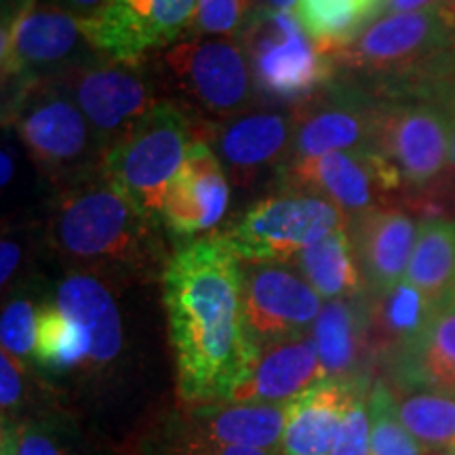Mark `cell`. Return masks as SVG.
I'll return each mask as SVG.
<instances>
[{
  "label": "cell",
  "instance_id": "f1b7e54d",
  "mask_svg": "<svg viewBox=\"0 0 455 455\" xmlns=\"http://www.w3.org/2000/svg\"><path fill=\"white\" fill-rule=\"evenodd\" d=\"M382 0H299L298 20L315 41L335 55L369 20L379 13Z\"/></svg>",
  "mask_w": 455,
  "mask_h": 455
},
{
  "label": "cell",
  "instance_id": "d590c367",
  "mask_svg": "<svg viewBox=\"0 0 455 455\" xmlns=\"http://www.w3.org/2000/svg\"><path fill=\"white\" fill-rule=\"evenodd\" d=\"M371 453V415L369 392H361L346 413L339 436L331 455H369Z\"/></svg>",
  "mask_w": 455,
  "mask_h": 455
},
{
  "label": "cell",
  "instance_id": "1f68e13d",
  "mask_svg": "<svg viewBox=\"0 0 455 455\" xmlns=\"http://www.w3.org/2000/svg\"><path fill=\"white\" fill-rule=\"evenodd\" d=\"M369 415H371V453L369 455H428L398 419L395 395L384 379H378L369 390Z\"/></svg>",
  "mask_w": 455,
  "mask_h": 455
},
{
  "label": "cell",
  "instance_id": "5bb4252c",
  "mask_svg": "<svg viewBox=\"0 0 455 455\" xmlns=\"http://www.w3.org/2000/svg\"><path fill=\"white\" fill-rule=\"evenodd\" d=\"M379 101L375 93L338 89L299 106L293 112V148L287 164L341 150H371Z\"/></svg>",
  "mask_w": 455,
  "mask_h": 455
},
{
  "label": "cell",
  "instance_id": "f546056e",
  "mask_svg": "<svg viewBox=\"0 0 455 455\" xmlns=\"http://www.w3.org/2000/svg\"><path fill=\"white\" fill-rule=\"evenodd\" d=\"M3 455H100L64 415L3 424Z\"/></svg>",
  "mask_w": 455,
  "mask_h": 455
},
{
  "label": "cell",
  "instance_id": "f6af8a7d",
  "mask_svg": "<svg viewBox=\"0 0 455 455\" xmlns=\"http://www.w3.org/2000/svg\"><path fill=\"white\" fill-rule=\"evenodd\" d=\"M441 455H455V449H451V451H445V453H441Z\"/></svg>",
  "mask_w": 455,
  "mask_h": 455
},
{
  "label": "cell",
  "instance_id": "e575fe53",
  "mask_svg": "<svg viewBox=\"0 0 455 455\" xmlns=\"http://www.w3.org/2000/svg\"><path fill=\"white\" fill-rule=\"evenodd\" d=\"M150 455H281V451H266V449L220 445L190 435L178 419L169 424V428L158 439V445Z\"/></svg>",
  "mask_w": 455,
  "mask_h": 455
},
{
  "label": "cell",
  "instance_id": "4fadbf2b",
  "mask_svg": "<svg viewBox=\"0 0 455 455\" xmlns=\"http://www.w3.org/2000/svg\"><path fill=\"white\" fill-rule=\"evenodd\" d=\"M70 91L87 121L108 150L156 101L152 78L140 64L91 60L57 76Z\"/></svg>",
  "mask_w": 455,
  "mask_h": 455
},
{
  "label": "cell",
  "instance_id": "836d02e7",
  "mask_svg": "<svg viewBox=\"0 0 455 455\" xmlns=\"http://www.w3.org/2000/svg\"><path fill=\"white\" fill-rule=\"evenodd\" d=\"M36 316L38 308H34L32 301L26 298L9 301L3 310V321H0L3 352H9L24 365L26 358L34 356L36 348Z\"/></svg>",
  "mask_w": 455,
  "mask_h": 455
},
{
  "label": "cell",
  "instance_id": "e0dca14e",
  "mask_svg": "<svg viewBox=\"0 0 455 455\" xmlns=\"http://www.w3.org/2000/svg\"><path fill=\"white\" fill-rule=\"evenodd\" d=\"M293 114L278 110L243 112L224 123L201 121V138L218 152L238 186L251 184L266 171L289 163L293 148Z\"/></svg>",
  "mask_w": 455,
  "mask_h": 455
},
{
  "label": "cell",
  "instance_id": "60d3db41",
  "mask_svg": "<svg viewBox=\"0 0 455 455\" xmlns=\"http://www.w3.org/2000/svg\"><path fill=\"white\" fill-rule=\"evenodd\" d=\"M57 7H61L68 13L76 15L78 20H87L98 11L106 0H53Z\"/></svg>",
  "mask_w": 455,
  "mask_h": 455
},
{
  "label": "cell",
  "instance_id": "9c48e42d",
  "mask_svg": "<svg viewBox=\"0 0 455 455\" xmlns=\"http://www.w3.org/2000/svg\"><path fill=\"white\" fill-rule=\"evenodd\" d=\"M348 226V215L329 198L284 186L251 204L224 236L241 261L289 264L306 247Z\"/></svg>",
  "mask_w": 455,
  "mask_h": 455
},
{
  "label": "cell",
  "instance_id": "44dd1931",
  "mask_svg": "<svg viewBox=\"0 0 455 455\" xmlns=\"http://www.w3.org/2000/svg\"><path fill=\"white\" fill-rule=\"evenodd\" d=\"M55 306L89 341V367H106L123 352V316L100 275L76 270L57 284Z\"/></svg>",
  "mask_w": 455,
  "mask_h": 455
},
{
  "label": "cell",
  "instance_id": "83f0119b",
  "mask_svg": "<svg viewBox=\"0 0 455 455\" xmlns=\"http://www.w3.org/2000/svg\"><path fill=\"white\" fill-rule=\"evenodd\" d=\"M392 390V388H390ZM395 411L428 455L455 449V398L439 392H395Z\"/></svg>",
  "mask_w": 455,
  "mask_h": 455
},
{
  "label": "cell",
  "instance_id": "3957f363",
  "mask_svg": "<svg viewBox=\"0 0 455 455\" xmlns=\"http://www.w3.org/2000/svg\"><path fill=\"white\" fill-rule=\"evenodd\" d=\"M4 121L13 124L32 161L60 190L101 173L106 148L60 78L17 84Z\"/></svg>",
  "mask_w": 455,
  "mask_h": 455
},
{
  "label": "cell",
  "instance_id": "7a4b0ae2",
  "mask_svg": "<svg viewBox=\"0 0 455 455\" xmlns=\"http://www.w3.org/2000/svg\"><path fill=\"white\" fill-rule=\"evenodd\" d=\"M161 224L152 221L104 175L61 188L49 213L51 247L84 272L152 278L164 272Z\"/></svg>",
  "mask_w": 455,
  "mask_h": 455
},
{
  "label": "cell",
  "instance_id": "d6a6232c",
  "mask_svg": "<svg viewBox=\"0 0 455 455\" xmlns=\"http://www.w3.org/2000/svg\"><path fill=\"white\" fill-rule=\"evenodd\" d=\"M255 9V0H198L188 34L220 38L238 36Z\"/></svg>",
  "mask_w": 455,
  "mask_h": 455
},
{
  "label": "cell",
  "instance_id": "d4e9b609",
  "mask_svg": "<svg viewBox=\"0 0 455 455\" xmlns=\"http://www.w3.org/2000/svg\"><path fill=\"white\" fill-rule=\"evenodd\" d=\"M367 301L369 331L379 365H386L398 352L411 346L439 310L435 301H430L405 278L384 293H367Z\"/></svg>",
  "mask_w": 455,
  "mask_h": 455
},
{
  "label": "cell",
  "instance_id": "277c9868",
  "mask_svg": "<svg viewBox=\"0 0 455 455\" xmlns=\"http://www.w3.org/2000/svg\"><path fill=\"white\" fill-rule=\"evenodd\" d=\"M198 135L201 118L171 100L156 101L108 148L101 175L141 213L161 224L167 188Z\"/></svg>",
  "mask_w": 455,
  "mask_h": 455
},
{
  "label": "cell",
  "instance_id": "7bdbcfd3",
  "mask_svg": "<svg viewBox=\"0 0 455 455\" xmlns=\"http://www.w3.org/2000/svg\"><path fill=\"white\" fill-rule=\"evenodd\" d=\"M13 169L15 163L7 150H3V186H7L11 180H13Z\"/></svg>",
  "mask_w": 455,
  "mask_h": 455
},
{
  "label": "cell",
  "instance_id": "6da1fadb",
  "mask_svg": "<svg viewBox=\"0 0 455 455\" xmlns=\"http://www.w3.org/2000/svg\"><path fill=\"white\" fill-rule=\"evenodd\" d=\"M163 304L181 401L230 403L259 348L244 315L243 261L224 235L188 241L169 255Z\"/></svg>",
  "mask_w": 455,
  "mask_h": 455
},
{
  "label": "cell",
  "instance_id": "ac0fdd59",
  "mask_svg": "<svg viewBox=\"0 0 455 455\" xmlns=\"http://www.w3.org/2000/svg\"><path fill=\"white\" fill-rule=\"evenodd\" d=\"M327 379L369 386L379 365L369 331L367 293L325 301L310 329Z\"/></svg>",
  "mask_w": 455,
  "mask_h": 455
},
{
  "label": "cell",
  "instance_id": "ab89813d",
  "mask_svg": "<svg viewBox=\"0 0 455 455\" xmlns=\"http://www.w3.org/2000/svg\"><path fill=\"white\" fill-rule=\"evenodd\" d=\"M443 0H382V11L384 15L390 13H413V11H424L439 7Z\"/></svg>",
  "mask_w": 455,
  "mask_h": 455
},
{
  "label": "cell",
  "instance_id": "8992f818",
  "mask_svg": "<svg viewBox=\"0 0 455 455\" xmlns=\"http://www.w3.org/2000/svg\"><path fill=\"white\" fill-rule=\"evenodd\" d=\"M453 127L441 100L403 91L379 101L371 152L407 190H428L451 167Z\"/></svg>",
  "mask_w": 455,
  "mask_h": 455
},
{
  "label": "cell",
  "instance_id": "d6986e66",
  "mask_svg": "<svg viewBox=\"0 0 455 455\" xmlns=\"http://www.w3.org/2000/svg\"><path fill=\"white\" fill-rule=\"evenodd\" d=\"M348 235L369 295L388 291L405 278L418 241L411 215L395 207H375L350 218Z\"/></svg>",
  "mask_w": 455,
  "mask_h": 455
},
{
  "label": "cell",
  "instance_id": "4dcf8cb0",
  "mask_svg": "<svg viewBox=\"0 0 455 455\" xmlns=\"http://www.w3.org/2000/svg\"><path fill=\"white\" fill-rule=\"evenodd\" d=\"M34 361L51 373H70L89 365V341L84 333L53 304H43L36 316Z\"/></svg>",
  "mask_w": 455,
  "mask_h": 455
},
{
  "label": "cell",
  "instance_id": "7402d4cb",
  "mask_svg": "<svg viewBox=\"0 0 455 455\" xmlns=\"http://www.w3.org/2000/svg\"><path fill=\"white\" fill-rule=\"evenodd\" d=\"M369 386L325 379L289 403L281 455H331L352 401Z\"/></svg>",
  "mask_w": 455,
  "mask_h": 455
},
{
  "label": "cell",
  "instance_id": "f35d334b",
  "mask_svg": "<svg viewBox=\"0 0 455 455\" xmlns=\"http://www.w3.org/2000/svg\"><path fill=\"white\" fill-rule=\"evenodd\" d=\"M21 264V244L15 238H3L0 243V281L7 284Z\"/></svg>",
  "mask_w": 455,
  "mask_h": 455
},
{
  "label": "cell",
  "instance_id": "2e32d148",
  "mask_svg": "<svg viewBox=\"0 0 455 455\" xmlns=\"http://www.w3.org/2000/svg\"><path fill=\"white\" fill-rule=\"evenodd\" d=\"M230 186L218 152L207 140L192 141L186 161L167 188L163 201L161 224L180 241H196V236L218 228L224 220ZM207 236V235H204Z\"/></svg>",
  "mask_w": 455,
  "mask_h": 455
},
{
  "label": "cell",
  "instance_id": "ba28073f",
  "mask_svg": "<svg viewBox=\"0 0 455 455\" xmlns=\"http://www.w3.org/2000/svg\"><path fill=\"white\" fill-rule=\"evenodd\" d=\"M161 68L181 108L207 123L235 118L258 98L244 51L232 38H186L164 51Z\"/></svg>",
  "mask_w": 455,
  "mask_h": 455
},
{
  "label": "cell",
  "instance_id": "52a82bcc",
  "mask_svg": "<svg viewBox=\"0 0 455 455\" xmlns=\"http://www.w3.org/2000/svg\"><path fill=\"white\" fill-rule=\"evenodd\" d=\"M439 9L382 15L335 53L338 70L378 78L373 93L386 95L422 78L453 51Z\"/></svg>",
  "mask_w": 455,
  "mask_h": 455
},
{
  "label": "cell",
  "instance_id": "8fae6325",
  "mask_svg": "<svg viewBox=\"0 0 455 455\" xmlns=\"http://www.w3.org/2000/svg\"><path fill=\"white\" fill-rule=\"evenodd\" d=\"M198 0H106L83 21L91 47L114 61L140 64L188 32Z\"/></svg>",
  "mask_w": 455,
  "mask_h": 455
},
{
  "label": "cell",
  "instance_id": "b9f144b4",
  "mask_svg": "<svg viewBox=\"0 0 455 455\" xmlns=\"http://www.w3.org/2000/svg\"><path fill=\"white\" fill-rule=\"evenodd\" d=\"M436 9H439L443 24H445L449 38H451V43L455 47V0H443Z\"/></svg>",
  "mask_w": 455,
  "mask_h": 455
},
{
  "label": "cell",
  "instance_id": "5b68a950",
  "mask_svg": "<svg viewBox=\"0 0 455 455\" xmlns=\"http://www.w3.org/2000/svg\"><path fill=\"white\" fill-rule=\"evenodd\" d=\"M236 41L251 68L255 95L268 104H308L338 72L335 57L304 30L291 11L258 7Z\"/></svg>",
  "mask_w": 455,
  "mask_h": 455
},
{
  "label": "cell",
  "instance_id": "8d00e7d4",
  "mask_svg": "<svg viewBox=\"0 0 455 455\" xmlns=\"http://www.w3.org/2000/svg\"><path fill=\"white\" fill-rule=\"evenodd\" d=\"M415 91H424V93L435 95L441 100L449 110L453 127V150H451V169L455 171V49L449 51L424 74L419 81L411 84Z\"/></svg>",
  "mask_w": 455,
  "mask_h": 455
},
{
  "label": "cell",
  "instance_id": "74e56055",
  "mask_svg": "<svg viewBox=\"0 0 455 455\" xmlns=\"http://www.w3.org/2000/svg\"><path fill=\"white\" fill-rule=\"evenodd\" d=\"M24 363L17 361L9 352H3L0 355V403H3L4 422H9L11 415L24 405Z\"/></svg>",
  "mask_w": 455,
  "mask_h": 455
},
{
  "label": "cell",
  "instance_id": "9a60e30c",
  "mask_svg": "<svg viewBox=\"0 0 455 455\" xmlns=\"http://www.w3.org/2000/svg\"><path fill=\"white\" fill-rule=\"evenodd\" d=\"M283 186L325 196L348 218L388 207V195L401 190L395 175L371 150H341L291 163L283 169Z\"/></svg>",
  "mask_w": 455,
  "mask_h": 455
},
{
  "label": "cell",
  "instance_id": "ee69618b",
  "mask_svg": "<svg viewBox=\"0 0 455 455\" xmlns=\"http://www.w3.org/2000/svg\"><path fill=\"white\" fill-rule=\"evenodd\" d=\"M299 0H266V7L276 9V11H291L293 7H298Z\"/></svg>",
  "mask_w": 455,
  "mask_h": 455
},
{
  "label": "cell",
  "instance_id": "30bf717a",
  "mask_svg": "<svg viewBox=\"0 0 455 455\" xmlns=\"http://www.w3.org/2000/svg\"><path fill=\"white\" fill-rule=\"evenodd\" d=\"M98 53L83 32V21L57 4L26 0L24 7L3 28L4 81H38L64 76Z\"/></svg>",
  "mask_w": 455,
  "mask_h": 455
},
{
  "label": "cell",
  "instance_id": "ffe728a7",
  "mask_svg": "<svg viewBox=\"0 0 455 455\" xmlns=\"http://www.w3.org/2000/svg\"><path fill=\"white\" fill-rule=\"evenodd\" d=\"M325 379L315 338L310 333L298 335L259 348L251 373L230 403L287 405Z\"/></svg>",
  "mask_w": 455,
  "mask_h": 455
},
{
  "label": "cell",
  "instance_id": "7c38bea8",
  "mask_svg": "<svg viewBox=\"0 0 455 455\" xmlns=\"http://www.w3.org/2000/svg\"><path fill=\"white\" fill-rule=\"evenodd\" d=\"M243 298L258 348L310 333L323 298L291 264L243 261Z\"/></svg>",
  "mask_w": 455,
  "mask_h": 455
},
{
  "label": "cell",
  "instance_id": "4316f807",
  "mask_svg": "<svg viewBox=\"0 0 455 455\" xmlns=\"http://www.w3.org/2000/svg\"><path fill=\"white\" fill-rule=\"evenodd\" d=\"M405 281L436 306L455 298V221L426 220L419 226Z\"/></svg>",
  "mask_w": 455,
  "mask_h": 455
},
{
  "label": "cell",
  "instance_id": "cb8c5ba5",
  "mask_svg": "<svg viewBox=\"0 0 455 455\" xmlns=\"http://www.w3.org/2000/svg\"><path fill=\"white\" fill-rule=\"evenodd\" d=\"M287 405H251V403H218L192 407L178 422L198 439L220 445H236L281 451L287 426Z\"/></svg>",
  "mask_w": 455,
  "mask_h": 455
},
{
  "label": "cell",
  "instance_id": "484cf974",
  "mask_svg": "<svg viewBox=\"0 0 455 455\" xmlns=\"http://www.w3.org/2000/svg\"><path fill=\"white\" fill-rule=\"evenodd\" d=\"M323 299H350L367 293L348 230H335L289 261Z\"/></svg>",
  "mask_w": 455,
  "mask_h": 455
},
{
  "label": "cell",
  "instance_id": "603a6c76",
  "mask_svg": "<svg viewBox=\"0 0 455 455\" xmlns=\"http://www.w3.org/2000/svg\"><path fill=\"white\" fill-rule=\"evenodd\" d=\"M384 367L401 392L424 390L455 398V298L439 306L426 331Z\"/></svg>",
  "mask_w": 455,
  "mask_h": 455
}]
</instances>
